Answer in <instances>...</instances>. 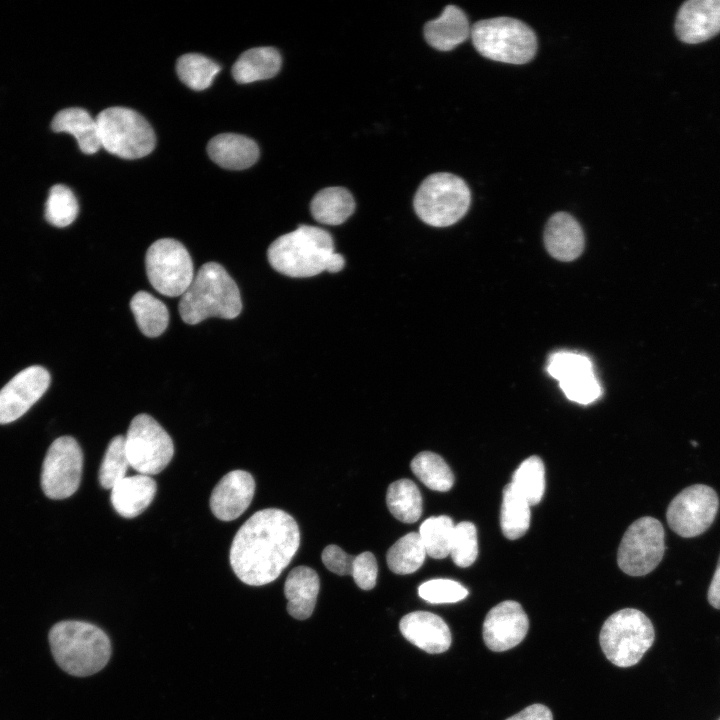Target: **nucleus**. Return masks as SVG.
Segmentation results:
<instances>
[{
	"mask_svg": "<svg viewBox=\"0 0 720 720\" xmlns=\"http://www.w3.org/2000/svg\"><path fill=\"white\" fill-rule=\"evenodd\" d=\"M399 628L409 642L430 654L443 653L451 645L448 625L430 612L416 611L405 615Z\"/></svg>",
	"mask_w": 720,
	"mask_h": 720,
	"instance_id": "6ab92c4d",
	"label": "nucleus"
},
{
	"mask_svg": "<svg viewBox=\"0 0 720 720\" xmlns=\"http://www.w3.org/2000/svg\"><path fill=\"white\" fill-rule=\"evenodd\" d=\"M675 30L688 44L710 39L720 32V0H690L677 13Z\"/></svg>",
	"mask_w": 720,
	"mask_h": 720,
	"instance_id": "a211bd4d",
	"label": "nucleus"
},
{
	"mask_svg": "<svg viewBox=\"0 0 720 720\" xmlns=\"http://www.w3.org/2000/svg\"><path fill=\"white\" fill-rule=\"evenodd\" d=\"M255 493L253 476L244 470H233L224 475L210 496V509L222 521H232L249 507Z\"/></svg>",
	"mask_w": 720,
	"mask_h": 720,
	"instance_id": "f3484780",
	"label": "nucleus"
},
{
	"mask_svg": "<svg viewBox=\"0 0 720 720\" xmlns=\"http://www.w3.org/2000/svg\"><path fill=\"white\" fill-rule=\"evenodd\" d=\"M529 620L522 606L512 600L494 606L483 622L485 645L494 652L517 646L526 636Z\"/></svg>",
	"mask_w": 720,
	"mask_h": 720,
	"instance_id": "dca6fc26",
	"label": "nucleus"
},
{
	"mask_svg": "<svg viewBox=\"0 0 720 720\" xmlns=\"http://www.w3.org/2000/svg\"><path fill=\"white\" fill-rule=\"evenodd\" d=\"M300 544V531L287 512L268 508L254 513L237 531L230 548V564L245 584L274 581L288 566Z\"/></svg>",
	"mask_w": 720,
	"mask_h": 720,
	"instance_id": "f257e3e1",
	"label": "nucleus"
},
{
	"mask_svg": "<svg viewBox=\"0 0 720 720\" xmlns=\"http://www.w3.org/2000/svg\"><path fill=\"white\" fill-rule=\"evenodd\" d=\"M355 556L348 555L337 545H328L322 552V562L328 570L338 575L352 573Z\"/></svg>",
	"mask_w": 720,
	"mask_h": 720,
	"instance_id": "a19ab883",
	"label": "nucleus"
},
{
	"mask_svg": "<svg viewBox=\"0 0 720 720\" xmlns=\"http://www.w3.org/2000/svg\"><path fill=\"white\" fill-rule=\"evenodd\" d=\"M453 562L462 568L472 565L478 555L477 530L473 523L463 521L455 525L450 547Z\"/></svg>",
	"mask_w": 720,
	"mask_h": 720,
	"instance_id": "4c0bfd02",
	"label": "nucleus"
},
{
	"mask_svg": "<svg viewBox=\"0 0 720 720\" xmlns=\"http://www.w3.org/2000/svg\"><path fill=\"white\" fill-rule=\"evenodd\" d=\"M470 203L471 193L466 182L447 172L425 178L413 201L418 217L433 227H446L458 222L468 211Z\"/></svg>",
	"mask_w": 720,
	"mask_h": 720,
	"instance_id": "0eeeda50",
	"label": "nucleus"
},
{
	"mask_svg": "<svg viewBox=\"0 0 720 720\" xmlns=\"http://www.w3.org/2000/svg\"><path fill=\"white\" fill-rule=\"evenodd\" d=\"M419 596L432 604L455 603L468 595V590L451 579H432L418 588Z\"/></svg>",
	"mask_w": 720,
	"mask_h": 720,
	"instance_id": "58836bf2",
	"label": "nucleus"
},
{
	"mask_svg": "<svg viewBox=\"0 0 720 720\" xmlns=\"http://www.w3.org/2000/svg\"><path fill=\"white\" fill-rule=\"evenodd\" d=\"M83 467V453L71 436L52 442L42 464L41 487L54 500L72 496L78 489Z\"/></svg>",
	"mask_w": 720,
	"mask_h": 720,
	"instance_id": "f8f14e48",
	"label": "nucleus"
},
{
	"mask_svg": "<svg viewBox=\"0 0 720 720\" xmlns=\"http://www.w3.org/2000/svg\"><path fill=\"white\" fill-rule=\"evenodd\" d=\"M506 720H553L552 712L543 704H532Z\"/></svg>",
	"mask_w": 720,
	"mask_h": 720,
	"instance_id": "79ce46f5",
	"label": "nucleus"
},
{
	"mask_svg": "<svg viewBox=\"0 0 720 720\" xmlns=\"http://www.w3.org/2000/svg\"><path fill=\"white\" fill-rule=\"evenodd\" d=\"M176 70L180 80L185 85L193 90L200 91L212 84L221 67L204 55L188 53L177 60Z\"/></svg>",
	"mask_w": 720,
	"mask_h": 720,
	"instance_id": "473e14b6",
	"label": "nucleus"
},
{
	"mask_svg": "<svg viewBox=\"0 0 720 720\" xmlns=\"http://www.w3.org/2000/svg\"><path fill=\"white\" fill-rule=\"evenodd\" d=\"M426 550L419 533L410 532L398 539L387 551L389 569L400 575L417 571L424 563Z\"/></svg>",
	"mask_w": 720,
	"mask_h": 720,
	"instance_id": "7c9ffc66",
	"label": "nucleus"
},
{
	"mask_svg": "<svg viewBox=\"0 0 720 720\" xmlns=\"http://www.w3.org/2000/svg\"><path fill=\"white\" fill-rule=\"evenodd\" d=\"M655 631L650 619L640 610L621 609L604 622L599 642L606 658L618 667L637 664L652 646Z\"/></svg>",
	"mask_w": 720,
	"mask_h": 720,
	"instance_id": "423d86ee",
	"label": "nucleus"
},
{
	"mask_svg": "<svg viewBox=\"0 0 720 720\" xmlns=\"http://www.w3.org/2000/svg\"><path fill=\"white\" fill-rule=\"evenodd\" d=\"M319 577L315 570L307 566H298L290 571L284 594L288 613L295 619L304 620L311 616L319 592Z\"/></svg>",
	"mask_w": 720,
	"mask_h": 720,
	"instance_id": "b1692460",
	"label": "nucleus"
},
{
	"mask_svg": "<svg viewBox=\"0 0 720 720\" xmlns=\"http://www.w3.org/2000/svg\"><path fill=\"white\" fill-rule=\"evenodd\" d=\"M719 509L716 491L704 484L683 489L670 502L666 518L672 531L684 538L704 533L714 522Z\"/></svg>",
	"mask_w": 720,
	"mask_h": 720,
	"instance_id": "ddd939ff",
	"label": "nucleus"
},
{
	"mask_svg": "<svg viewBox=\"0 0 720 720\" xmlns=\"http://www.w3.org/2000/svg\"><path fill=\"white\" fill-rule=\"evenodd\" d=\"M156 490L157 484L151 476H126L113 486L110 499L120 516L134 518L151 504Z\"/></svg>",
	"mask_w": 720,
	"mask_h": 720,
	"instance_id": "412c9836",
	"label": "nucleus"
},
{
	"mask_svg": "<svg viewBox=\"0 0 720 720\" xmlns=\"http://www.w3.org/2000/svg\"><path fill=\"white\" fill-rule=\"evenodd\" d=\"M130 466L139 474L160 473L174 455V444L166 430L150 415H136L125 437Z\"/></svg>",
	"mask_w": 720,
	"mask_h": 720,
	"instance_id": "1a4fd4ad",
	"label": "nucleus"
},
{
	"mask_svg": "<svg viewBox=\"0 0 720 720\" xmlns=\"http://www.w3.org/2000/svg\"><path fill=\"white\" fill-rule=\"evenodd\" d=\"M664 552V528L659 520L646 516L634 521L624 533L617 563L630 576H644L659 565Z\"/></svg>",
	"mask_w": 720,
	"mask_h": 720,
	"instance_id": "9b49d317",
	"label": "nucleus"
},
{
	"mask_svg": "<svg viewBox=\"0 0 720 720\" xmlns=\"http://www.w3.org/2000/svg\"><path fill=\"white\" fill-rule=\"evenodd\" d=\"M530 525V504L516 490L512 483L503 489L500 526L504 536L510 540L522 537Z\"/></svg>",
	"mask_w": 720,
	"mask_h": 720,
	"instance_id": "c85d7f7f",
	"label": "nucleus"
},
{
	"mask_svg": "<svg viewBox=\"0 0 720 720\" xmlns=\"http://www.w3.org/2000/svg\"><path fill=\"white\" fill-rule=\"evenodd\" d=\"M547 372L558 380L565 396L578 404L587 405L602 394L591 360L579 353L560 351L548 360Z\"/></svg>",
	"mask_w": 720,
	"mask_h": 720,
	"instance_id": "4468645a",
	"label": "nucleus"
},
{
	"mask_svg": "<svg viewBox=\"0 0 720 720\" xmlns=\"http://www.w3.org/2000/svg\"><path fill=\"white\" fill-rule=\"evenodd\" d=\"M707 598L712 607L720 609V556L708 589Z\"/></svg>",
	"mask_w": 720,
	"mask_h": 720,
	"instance_id": "37998d69",
	"label": "nucleus"
},
{
	"mask_svg": "<svg viewBox=\"0 0 720 720\" xmlns=\"http://www.w3.org/2000/svg\"><path fill=\"white\" fill-rule=\"evenodd\" d=\"M207 151L216 164L231 170L246 169L259 157V148L254 140L234 133L213 137L207 145Z\"/></svg>",
	"mask_w": 720,
	"mask_h": 720,
	"instance_id": "4be33fe9",
	"label": "nucleus"
},
{
	"mask_svg": "<svg viewBox=\"0 0 720 720\" xmlns=\"http://www.w3.org/2000/svg\"><path fill=\"white\" fill-rule=\"evenodd\" d=\"M470 36L484 57L510 64L530 61L537 50V37L525 22L508 16L482 19L471 27Z\"/></svg>",
	"mask_w": 720,
	"mask_h": 720,
	"instance_id": "39448f33",
	"label": "nucleus"
},
{
	"mask_svg": "<svg viewBox=\"0 0 720 720\" xmlns=\"http://www.w3.org/2000/svg\"><path fill=\"white\" fill-rule=\"evenodd\" d=\"M544 243L549 254L563 262L573 261L584 250V233L578 221L566 212L553 214L545 227Z\"/></svg>",
	"mask_w": 720,
	"mask_h": 720,
	"instance_id": "aec40b11",
	"label": "nucleus"
},
{
	"mask_svg": "<svg viewBox=\"0 0 720 720\" xmlns=\"http://www.w3.org/2000/svg\"><path fill=\"white\" fill-rule=\"evenodd\" d=\"M454 523L446 515L427 518L420 526L419 535L426 554L434 559H443L450 554Z\"/></svg>",
	"mask_w": 720,
	"mask_h": 720,
	"instance_id": "72a5a7b5",
	"label": "nucleus"
},
{
	"mask_svg": "<svg viewBox=\"0 0 720 720\" xmlns=\"http://www.w3.org/2000/svg\"><path fill=\"white\" fill-rule=\"evenodd\" d=\"M130 309L145 336L158 337L166 330L169 323L168 308L152 294L138 291L131 298Z\"/></svg>",
	"mask_w": 720,
	"mask_h": 720,
	"instance_id": "cd10ccee",
	"label": "nucleus"
},
{
	"mask_svg": "<svg viewBox=\"0 0 720 720\" xmlns=\"http://www.w3.org/2000/svg\"><path fill=\"white\" fill-rule=\"evenodd\" d=\"M471 33L464 11L455 5H447L441 15L424 26L427 43L440 51H448L464 42Z\"/></svg>",
	"mask_w": 720,
	"mask_h": 720,
	"instance_id": "5701e85b",
	"label": "nucleus"
},
{
	"mask_svg": "<svg viewBox=\"0 0 720 720\" xmlns=\"http://www.w3.org/2000/svg\"><path fill=\"white\" fill-rule=\"evenodd\" d=\"M51 127L55 132L72 134L85 154H94L101 148L96 119L82 108L73 107L59 111L54 116Z\"/></svg>",
	"mask_w": 720,
	"mask_h": 720,
	"instance_id": "393cba45",
	"label": "nucleus"
},
{
	"mask_svg": "<svg viewBox=\"0 0 720 720\" xmlns=\"http://www.w3.org/2000/svg\"><path fill=\"white\" fill-rule=\"evenodd\" d=\"M179 314L187 324L209 317L233 319L242 310L237 284L219 263L203 264L179 301Z\"/></svg>",
	"mask_w": 720,
	"mask_h": 720,
	"instance_id": "20e7f679",
	"label": "nucleus"
},
{
	"mask_svg": "<svg viewBox=\"0 0 720 720\" xmlns=\"http://www.w3.org/2000/svg\"><path fill=\"white\" fill-rule=\"evenodd\" d=\"M410 467L414 475L429 489L446 492L454 484L450 467L434 452H420L412 459Z\"/></svg>",
	"mask_w": 720,
	"mask_h": 720,
	"instance_id": "2f4dec72",
	"label": "nucleus"
},
{
	"mask_svg": "<svg viewBox=\"0 0 720 720\" xmlns=\"http://www.w3.org/2000/svg\"><path fill=\"white\" fill-rule=\"evenodd\" d=\"M355 201L343 187H327L315 194L310 211L313 218L325 225H340L354 212Z\"/></svg>",
	"mask_w": 720,
	"mask_h": 720,
	"instance_id": "bb28decb",
	"label": "nucleus"
},
{
	"mask_svg": "<svg viewBox=\"0 0 720 720\" xmlns=\"http://www.w3.org/2000/svg\"><path fill=\"white\" fill-rule=\"evenodd\" d=\"M281 56L274 47H255L243 52L232 68L234 79L240 84L274 77L281 68Z\"/></svg>",
	"mask_w": 720,
	"mask_h": 720,
	"instance_id": "a878e982",
	"label": "nucleus"
},
{
	"mask_svg": "<svg viewBox=\"0 0 720 720\" xmlns=\"http://www.w3.org/2000/svg\"><path fill=\"white\" fill-rule=\"evenodd\" d=\"M48 641L56 664L76 677L99 672L112 652L108 635L100 627L80 620L55 623L49 630Z\"/></svg>",
	"mask_w": 720,
	"mask_h": 720,
	"instance_id": "7ed1b4c3",
	"label": "nucleus"
},
{
	"mask_svg": "<svg viewBox=\"0 0 720 720\" xmlns=\"http://www.w3.org/2000/svg\"><path fill=\"white\" fill-rule=\"evenodd\" d=\"M79 206L70 188L55 185L50 189L45 206V218L53 226L62 228L70 225L77 217Z\"/></svg>",
	"mask_w": 720,
	"mask_h": 720,
	"instance_id": "e433bc0d",
	"label": "nucleus"
},
{
	"mask_svg": "<svg viewBox=\"0 0 720 720\" xmlns=\"http://www.w3.org/2000/svg\"><path fill=\"white\" fill-rule=\"evenodd\" d=\"M386 503L391 514L404 523H414L422 514L421 493L410 479L391 483L387 489Z\"/></svg>",
	"mask_w": 720,
	"mask_h": 720,
	"instance_id": "c756f323",
	"label": "nucleus"
},
{
	"mask_svg": "<svg viewBox=\"0 0 720 720\" xmlns=\"http://www.w3.org/2000/svg\"><path fill=\"white\" fill-rule=\"evenodd\" d=\"M530 505L538 504L545 491V467L538 456L525 459L515 470L512 482Z\"/></svg>",
	"mask_w": 720,
	"mask_h": 720,
	"instance_id": "f704fd0d",
	"label": "nucleus"
},
{
	"mask_svg": "<svg viewBox=\"0 0 720 720\" xmlns=\"http://www.w3.org/2000/svg\"><path fill=\"white\" fill-rule=\"evenodd\" d=\"M720 720V719H719Z\"/></svg>",
	"mask_w": 720,
	"mask_h": 720,
	"instance_id": "c03bdc74",
	"label": "nucleus"
},
{
	"mask_svg": "<svg viewBox=\"0 0 720 720\" xmlns=\"http://www.w3.org/2000/svg\"><path fill=\"white\" fill-rule=\"evenodd\" d=\"M145 266L150 284L168 297L182 296L195 276L189 252L171 238L159 239L148 248Z\"/></svg>",
	"mask_w": 720,
	"mask_h": 720,
	"instance_id": "9d476101",
	"label": "nucleus"
},
{
	"mask_svg": "<svg viewBox=\"0 0 720 720\" xmlns=\"http://www.w3.org/2000/svg\"><path fill=\"white\" fill-rule=\"evenodd\" d=\"M50 374L41 366H30L15 375L0 390V424L23 416L46 392Z\"/></svg>",
	"mask_w": 720,
	"mask_h": 720,
	"instance_id": "2eb2a0df",
	"label": "nucleus"
},
{
	"mask_svg": "<svg viewBox=\"0 0 720 720\" xmlns=\"http://www.w3.org/2000/svg\"><path fill=\"white\" fill-rule=\"evenodd\" d=\"M101 147L124 159L142 158L151 153L156 138L150 124L136 111L110 107L96 118Z\"/></svg>",
	"mask_w": 720,
	"mask_h": 720,
	"instance_id": "6e6552de",
	"label": "nucleus"
},
{
	"mask_svg": "<svg viewBox=\"0 0 720 720\" xmlns=\"http://www.w3.org/2000/svg\"><path fill=\"white\" fill-rule=\"evenodd\" d=\"M377 573V561L371 552L365 551L355 556L351 575L359 588L371 590L376 584Z\"/></svg>",
	"mask_w": 720,
	"mask_h": 720,
	"instance_id": "ea45409f",
	"label": "nucleus"
},
{
	"mask_svg": "<svg viewBox=\"0 0 720 720\" xmlns=\"http://www.w3.org/2000/svg\"><path fill=\"white\" fill-rule=\"evenodd\" d=\"M267 257L277 272L293 278L312 277L323 271L336 273L345 264L343 256L334 251L332 236L310 225H300L275 239Z\"/></svg>",
	"mask_w": 720,
	"mask_h": 720,
	"instance_id": "f03ea898",
	"label": "nucleus"
},
{
	"mask_svg": "<svg viewBox=\"0 0 720 720\" xmlns=\"http://www.w3.org/2000/svg\"><path fill=\"white\" fill-rule=\"evenodd\" d=\"M129 466L125 437L115 436L110 440L99 468L98 480L101 487L112 489L115 484L126 477Z\"/></svg>",
	"mask_w": 720,
	"mask_h": 720,
	"instance_id": "c9c22d12",
	"label": "nucleus"
}]
</instances>
